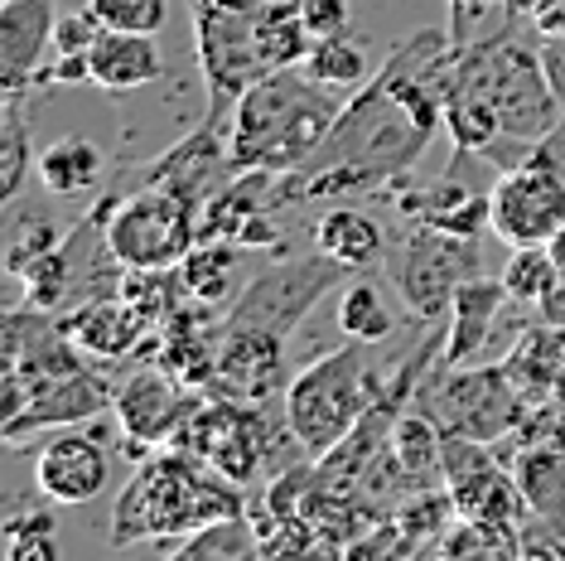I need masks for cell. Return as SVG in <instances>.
<instances>
[{
    "label": "cell",
    "instance_id": "8d00e7d4",
    "mask_svg": "<svg viewBox=\"0 0 565 561\" xmlns=\"http://www.w3.org/2000/svg\"><path fill=\"white\" fill-rule=\"evenodd\" d=\"M63 233H54L44 219H24V223H15V237H10V247H6V266H10V276H24L34 262L44 257L49 247H54Z\"/></svg>",
    "mask_w": 565,
    "mask_h": 561
},
{
    "label": "cell",
    "instance_id": "7402d4cb",
    "mask_svg": "<svg viewBox=\"0 0 565 561\" xmlns=\"http://www.w3.org/2000/svg\"><path fill=\"white\" fill-rule=\"evenodd\" d=\"M63 335H68L78 349L87 353L93 363H117V359H131V353L146 343V335H156L146 320L136 315V305L126 296H102V300H87L78 310L58 315Z\"/></svg>",
    "mask_w": 565,
    "mask_h": 561
},
{
    "label": "cell",
    "instance_id": "52a82bcc",
    "mask_svg": "<svg viewBox=\"0 0 565 561\" xmlns=\"http://www.w3.org/2000/svg\"><path fill=\"white\" fill-rule=\"evenodd\" d=\"M416 406L440 421L445 436H469V441H508L522 426V416L532 412V402L522 398V388L512 382L503 363H459L445 368L440 359L430 363V373L416 388Z\"/></svg>",
    "mask_w": 565,
    "mask_h": 561
},
{
    "label": "cell",
    "instance_id": "8fae6325",
    "mask_svg": "<svg viewBox=\"0 0 565 561\" xmlns=\"http://www.w3.org/2000/svg\"><path fill=\"white\" fill-rule=\"evenodd\" d=\"M117 398V382H107L93 363L78 368H54V373H15L6 368V441L20 445L40 431H63L78 426V421L97 416L102 406H111Z\"/></svg>",
    "mask_w": 565,
    "mask_h": 561
},
{
    "label": "cell",
    "instance_id": "3957f363",
    "mask_svg": "<svg viewBox=\"0 0 565 561\" xmlns=\"http://www.w3.org/2000/svg\"><path fill=\"white\" fill-rule=\"evenodd\" d=\"M349 93L315 83L305 68H276L237 97L227 121V150L237 170L290 174L324 146Z\"/></svg>",
    "mask_w": 565,
    "mask_h": 561
},
{
    "label": "cell",
    "instance_id": "6da1fadb",
    "mask_svg": "<svg viewBox=\"0 0 565 561\" xmlns=\"http://www.w3.org/2000/svg\"><path fill=\"white\" fill-rule=\"evenodd\" d=\"M449 68V30L411 34L358 93H349L324 146L300 170L276 174L280 203H343L406 180L445 126Z\"/></svg>",
    "mask_w": 565,
    "mask_h": 561
},
{
    "label": "cell",
    "instance_id": "5bb4252c",
    "mask_svg": "<svg viewBox=\"0 0 565 561\" xmlns=\"http://www.w3.org/2000/svg\"><path fill=\"white\" fill-rule=\"evenodd\" d=\"M488 233L503 247H551L565 233V174L536 156L498 170L488 184Z\"/></svg>",
    "mask_w": 565,
    "mask_h": 561
},
{
    "label": "cell",
    "instance_id": "4fadbf2b",
    "mask_svg": "<svg viewBox=\"0 0 565 561\" xmlns=\"http://www.w3.org/2000/svg\"><path fill=\"white\" fill-rule=\"evenodd\" d=\"M353 272L343 262H333L329 252H300V257H280L271 266H262L242 296L223 310V320L237 325H256V329H271V335H295L305 325V315L319 305L324 290H333L339 280H349Z\"/></svg>",
    "mask_w": 565,
    "mask_h": 561
},
{
    "label": "cell",
    "instance_id": "5b68a950",
    "mask_svg": "<svg viewBox=\"0 0 565 561\" xmlns=\"http://www.w3.org/2000/svg\"><path fill=\"white\" fill-rule=\"evenodd\" d=\"M372 343L349 339L343 349L319 353L315 363H305L300 373L286 382V426L295 431L305 461H324L358 421L367 416V406L382 398L387 378L372 363Z\"/></svg>",
    "mask_w": 565,
    "mask_h": 561
},
{
    "label": "cell",
    "instance_id": "4316f807",
    "mask_svg": "<svg viewBox=\"0 0 565 561\" xmlns=\"http://www.w3.org/2000/svg\"><path fill=\"white\" fill-rule=\"evenodd\" d=\"M315 44L310 15H305V0H262L256 10V49H262L266 68H300L305 54Z\"/></svg>",
    "mask_w": 565,
    "mask_h": 561
},
{
    "label": "cell",
    "instance_id": "4dcf8cb0",
    "mask_svg": "<svg viewBox=\"0 0 565 561\" xmlns=\"http://www.w3.org/2000/svg\"><path fill=\"white\" fill-rule=\"evenodd\" d=\"M561 280V262L551 247H512V257L503 262V286L512 305L522 310H542V300L556 290Z\"/></svg>",
    "mask_w": 565,
    "mask_h": 561
},
{
    "label": "cell",
    "instance_id": "d6a6232c",
    "mask_svg": "<svg viewBox=\"0 0 565 561\" xmlns=\"http://www.w3.org/2000/svg\"><path fill=\"white\" fill-rule=\"evenodd\" d=\"M34 150H30V126H24V93L6 97V121H0V199H15L24 180L34 170Z\"/></svg>",
    "mask_w": 565,
    "mask_h": 561
},
{
    "label": "cell",
    "instance_id": "ba28073f",
    "mask_svg": "<svg viewBox=\"0 0 565 561\" xmlns=\"http://www.w3.org/2000/svg\"><path fill=\"white\" fill-rule=\"evenodd\" d=\"M256 10H262V0H189L199 68H203V87H209L203 121L213 126L233 121L237 97L256 78L271 73L262 63V49H256Z\"/></svg>",
    "mask_w": 565,
    "mask_h": 561
},
{
    "label": "cell",
    "instance_id": "e575fe53",
    "mask_svg": "<svg viewBox=\"0 0 565 561\" xmlns=\"http://www.w3.org/2000/svg\"><path fill=\"white\" fill-rule=\"evenodd\" d=\"M6 557L10 561H54V518L49 514H24L6 522Z\"/></svg>",
    "mask_w": 565,
    "mask_h": 561
},
{
    "label": "cell",
    "instance_id": "484cf974",
    "mask_svg": "<svg viewBox=\"0 0 565 561\" xmlns=\"http://www.w3.org/2000/svg\"><path fill=\"white\" fill-rule=\"evenodd\" d=\"M315 247L329 252L333 262H343L353 276L377 272V266L387 262V233H382V223L358 209V203H333L329 213H319Z\"/></svg>",
    "mask_w": 565,
    "mask_h": 561
},
{
    "label": "cell",
    "instance_id": "74e56055",
    "mask_svg": "<svg viewBox=\"0 0 565 561\" xmlns=\"http://www.w3.org/2000/svg\"><path fill=\"white\" fill-rule=\"evenodd\" d=\"M97 34H102V20L93 15V10L58 20V30H54V54H87V49L97 44Z\"/></svg>",
    "mask_w": 565,
    "mask_h": 561
},
{
    "label": "cell",
    "instance_id": "ffe728a7",
    "mask_svg": "<svg viewBox=\"0 0 565 561\" xmlns=\"http://www.w3.org/2000/svg\"><path fill=\"white\" fill-rule=\"evenodd\" d=\"M508 286L503 276L488 280V276H473L465 286L455 290V305H449L445 315V343H440V363L445 368H459V363H473L479 353L493 343L498 325H503L508 315Z\"/></svg>",
    "mask_w": 565,
    "mask_h": 561
},
{
    "label": "cell",
    "instance_id": "277c9868",
    "mask_svg": "<svg viewBox=\"0 0 565 561\" xmlns=\"http://www.w3.org/2000/svg\"><path fill=\"white\" fill-rule=\"evenodd\" d=\"M233 514H247L237 484H227L199 455L164 445L121 484L117 508H111V547L174 542Z\"/></svg>",
    "mask_w": 565,
    "mask_h": 561
},
{
    "label": "cell",
    "instance_id": "d590c367",
    "mask_svg": "<svg viewBox=\"0 0 565 561\" xmlns=\"http://www.w3.org/2000/svg\"><path fill=\"white\" fill-rule=\"evenodd\" d=\"M512 20V0H449V40L469 44Z\"/></svg>",
    "mask_w": 565,
    "mask_h": 561
},
{
    "label": "cell",
    "instance_id": "d4e9b609",
    "mask_svg": "<svg viewBox=\"0 0 565 561\" xmlns=\"http://www.w3.org/2000/svg\"><path fill=\"white\" fill-rule=\"evenodd\" d=\"M252 247H242V242H194L189 247V257L179 262V280H184V296L189 305H203V310H227L242 286H247V276H242V257H247Z\"/></svg>",
    "mask_w": 565,
    "mask_h": 561
},
{
    "label": "cell",
    "instance_id": "e0dca14e",
    "mask_svg": "<svg viewBox=\"0 0 565 561\" xmlns=\"http://www.w3.org/2000/svg\"><path fill=\"white\" fill-rule=\"evenodd\" d=\"M199 402H203L199 392L189 388V382H179L164 363L131 368V373L117 382V398H111L126 441L150 445V451H156V445H174Z\"/></svg>",
    "mask_w": 565,
    "mask_h": 561
},
{
    "label": "cell",
    "instance_id": "f546056e",
    "mask_svg": "<svg viewBox=\"0 0 565 561\" xmlns=\"http://www.w3.org/2000/svg\"><path fill=\"white\" fill-rule=\"evenodd\" d=\"M339 329H343V339H358V343H387L402 329V315L392 310L387 290L377 280L367 272H358V280H349L339 296Z\"/></svg>",
    "mask_w": 565,
    "mask_h": 561
},
{
    "label": "cell",
    "instance_id": "2e32d148",
    "mask_svg": "<svg viewBox=\"0 0 565 561\" xmlns=\"http://www.w3.org/2000/svg\"><path fill=\"white\" fill-rule=\"evenodd\" d=\"M286 335L237 320H217L213 335V373L203 398L213 402H271L276 392H286Z\"/></svg>",
    "mask_w": 565,
    "mask_h": 561
},
{
    "label": "cell",
    "instance_id": "9c48e42d",
    "mask_svg": "<svg viewBox=\"0 0 565 561\" xmlns=\"http://www.w3.org/2000/svg\"><path fill=\"white\" fill-rule=\"evenodd\" d=\"M107 242L121 266H179L199 242V203L170 184H111Z\"/></svg>",
    "mask_w": 565,
    "mask_h": 561
},
{
    "label": "cell",
    "instance_id": "cb8c5ba5",
    "mask_svg": "<svg viewBox=\"0 0 565 561\" xmlns=\"http://www.w3.org/2000/svg\"><path fill=\"white\" fill-rule=\"evenodd\" d=\"M87 59H93V83L102 93H136V87L164 78V54L156 34L102 30L97 44L87 49Z\"/></svg>",
    "mask_w": 565,
    "mask_h": 561
},
{
    "label": "cell",
    "instance_id": "9a60e30c",
    "mask_svg": "<svg viewBox=\"0 0 565 561\" xmlns=\"http://www.w3.org/2000/svg\"><path fill=\"white\" fill-rule=\"evenodd\" d=\"M498 445H508V455H498L518 479L526 514L551 522V528H565V402L532 406L522 426Z\"/></svg>",
    "mask_w": 565,
    "mask_h": 561
},
{
    "label": "cell",
    "instance_id": "8992f818",
    "mask_svg": "<svg viewBox=\"0 0 565 561\" xmlns=\"http://www.w3.org/2000/svg\"><path fill=\"white\" fill-rule=\"evenodd\" d=\"M107 213H111V189L83 213V223H73L68 233L20 276L24 305L49 310V315H68L87 300L121 296L126 266L117 262V252H111V242H107Z\"/></svg>",
    "mask_w": 565,
    "mask_h": 561
},
{
    "label": "cell",
    "instance_id": "60d3db41",
    "mask_svg": "<svg viewBox=\"0 0 565 561\" xmlns=\"http://www.w3.org/2000/svg\"><path fill=\"white\" fill-rule=\"evenodd\" d=\"M536 160H546L551 170H561L565 174V112H561V121L551 126V136L536 146Z\"/></svg>",
    "mask_w": 565,
    "mask_h": 561
},
{
    "label": "cell",
    "instance_id": "44dd1931",
    "mask_svg": "<svg viewBox=\"0 0 565 561\" xmlns=\"http://www.w3.org/2000/svg\"><path fill=\"white\" fill-rule=\"evenodd\" d=\"M503 368L532 406L565 402V325L542 320L532 310V320L518 329L512 349L503 353Z\"/></svg>",
    "mask_w": 565,
    "mask_h": 561
},
{
    "label": "cell",
    "instance_id": "f35d334b",
    "mask_svg": "<svg viewBox=\"0 0 565 561\" xmlns=\"http://www.w3.org/2000/svg\"><path fill=\"white\" fill-rule=\"evenodd\" d=\"M305 15H310L315 40H324V34H349V0H305Z\"/></svg>",
    "mask_w": 565,
    "mask_h": 561
},
{
    "label": "cell",
    "instance_id": "1f68e13d",
    "mask_svg": "<svg viewBox=\"0 0 565 561\" xmlns=\"http://www.w3.org/2000/svg\"><path fill=\"white\" fill-rule=\"evenodd\" d=\"M300 68L310 73L315 83L339 87V93H358V87L367 83V59L349 34H324V40H315Z\"/></svg>",
    "mask_w": 565,
    "mask_h": 561
},
{
    "label": "cell",
    "instance_id": "ab89813d",
    "mask_svg": "<svg viewBox=\"0 0 565 561\" xmlns=\"http://www.w3.org/2000/svg\"><path fill=\"white\" fill-rule=\"evenodd\" d=\"M542 68L565 107V34H542Z\"/></svg>",
    "mask_w": 565,
    "mask_h": 561
},
{
    "label": "cell",
    "instance_id": "f1b7e54d",
    "mask_svg": "<svg viewBox=\"0 0 565 561\" xmlns=\"http://www.w3.org/2000/svg\"><path fill=\"white\" fill-rule=\"evenodd\" d=\"M40 184L58 199H78L87 189L102 184V150L83 136H63L54 146L40 150V165H34Z\"/></svg>",
    "mask_w": 565,
    "mask_h": 561
},
{
    "label": "cell",
    "instance_id": "603a6c76",
    "mask_svg": "<svg viewBox=\"0 0 565 561\" xmlns=\"http://www.w3.org/2000/svg\"><path fill=\"white\" fill-rule=\"evenodd\" d=\"M455 170L459 165L449 160V170L435 184H416V189H406V194H396V209H402L406 219H416V223L479 237L488 227V189L465 184Z\"/></svg>",
    "mask_w": 565,
    "mask_h": 561
},
{
    "label": "cell",
    "instance_id": "83f0119b",
    "mask_svg": "<svg viewBox=\"0 0 565 561\" xmlns=\"http://www.w3.org/2000/svg\"><path fill=\"white\" fill-rule=\"evenodd\" d=\"M164 557H179V561H247V557H262V538H256V522L247 514H233V518H217L209 528L189 532V538H174V542H156Z\"/></svg>",
    "mask_w": 565,
    "mask_h": 561
},
{
    "label": "cell",
    "instance_id": "ac0fdd59",
    "mask_svg": "<svg viewBox=\"0 0 565 561\" xmlns=\"http://www.w3.org/2000/svg\"><path fill=\"white\" fill-rule=\"evenodd\" d=\"M107 484H111L107 451L97 445V436H87L78 426L54 431L34 455V489L49 504H93Z\"/></svg>",
    "mask_w": 565,
    "mask_h": 561
},
{
    "label": "cell",
    "instance_id": "d6986e66",
    "mask_svg": "<svg viewBox=\"0 0 565 561\" xmlns=\"http://www.w3.org/2000/svg\"><path fill=\"white\" fill-rule=\"evenodd\" d=\"M58 0H6L0 6V78L10 93H30L40 83L44 49H54Z\"/></svg>",
    "mask_w": 565,
    "mask_h": 561
},
{
    "label": "cell",
    "instance_id": "7c38bea8",
    "mask_svg": "<svg viewBox=\"0 0 565 561\" xmlns=\"http://www.w3.org/2000/svg\"><path fill=\"white\" fill-rule=\"evenodd\" d=\"M271 421H266V402H213L203 398L194 406V416L184 421V431H179V451L199 455L209 469H217L227 484H237V489H247L266 475L276 455L271 445Z\"/></svg>",
    "mask_w": 565,
    "mask_h": 561
},
{
    "label": "cell",
    "instance_id": "7a4b0ae2",
    "mask_svg": "<svg viewBox=\"0 0 565 561\" xmlns=\"http://www.w3.org/2000/svg\"><path fill=\"white\" fill-rule=\"evenodd\" d=\"M449 93L488 107L503 136L522 140V146H542L565 112L542 68V34L526 15H512L479 40L455 44Z\"/></svg>",
    "mask_w": 565,
    "mask_h": 561
},
{
    "label": "cell",
    "instance_id": "836d02e7",
    "mask_svg": "<svg viewBox=\"0 0 565 561\" xmlns=\"http://www.w3.org/2000/svg\"><path fill=\"white\" fill-rule=\"evenodd\" d=\"M87 10L102 20V30L160 34L170 20V0H87Z\"/></svg>",
    "mask_w": 565,
    "mask_h": 561
},
{
    "label": "cell",
    "instance_id": "30bf717a",
    "mask_svg": "<svg viewBox=\"0 0 565 561\" xmlns=\"http://www.w3.org/2000/svg\"><path fill=\"white\" fill-rule=\"evenodd\" d=\"M473 276H483V252H479V237H465V233L416 223L392 252L396 296H402L411 320L430 325V329L445 325L455 290Z\"/></svg>",
    "mask_w": 565,
    "mask_h": 561
}]
</instances>
